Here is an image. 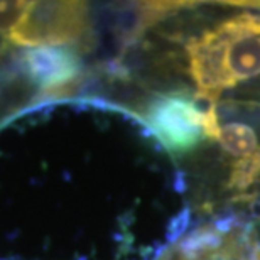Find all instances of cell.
<instances>
[{
	"mask_svg": "<svg viewBox=\"0 0 260 260\" xmlns=\"http://www.w3.org/2000/svg\"><path fill=\"white\" fill-rule=\"evenodd\" d=\"M216 142H220L225 152L238 160L248 159L258 152V139L252 125L245 122H220Z\"/></svg>",
	"mask_w": 260,
	"mask_h": 260,
	"instance_id": "obj_5",
	"label": "cell"
},
{
	"mask_svg": "<svg viewBox=\"0 0 260 260\" xmlns=\"http://www.w3.org/2000/svg\"><path fill=\"white\" fill-rule=\"evenodd\" d=\"M30 2L25 0H0V34H9L17 27Z\"/></svg>",
	"mask_w": 260,
	"mask_h": 260,
	"instance_id": "obj_6",
	"label": "cell"
},
{
	"mask_svg": "<svg viewBox=\"0 0 260 260\" xmlns=\"http://www.w3.org/2000/svg\"><path fill=\"white\" fill-rule=\"evenodd\" d=\"M22 63L30 80L44 90L68 85L81 71L80 58L68 48H29L24 51Z\"/></svg>",
	"mask_w": 260,
	"mask_h": 260,
	"instance_id": "obj_4",
	"label": "cell"
},
{
	"mask_svg": "<svg viewBox=\"0 0 260 260\" xmlns=\"http://www.w3.org/2000/svg\"><path fill=\"white\" fill-rule=\"evenodd\" d=\"M90 34L88 7L83 2H30L10 41L25 48L70 46Z\"/></svg>",
	"mask_w": 260,
	"mask_h": 260,
	"instance_id": "obj_2",
	"label": "cell"
},
{
	"mask_svg": "<svg viewBox=\"0 0 260 260\" xmlns=\"http://www.w3.org/2000/svg\"><path fill=\"white\" fill-rule=\"evenodd\" d=\"M145 122L171 154L189 152L205 137L203 115L194 100L179 93L155 98L145 112Z\"/></svg>",
	"mask_w": 260,
	"mask_h": 260,
	"instance_id": "obj_3",
	"label": "cell"
},
{
	"mask_svg": "<svg viewBox=\"0 0 260 260\" xmlns=\"http://www.w3.org/2000/svg\"><path fill=\"white\" fill-rule=\"evenodd\" d=\"M255 260H260V257H257V258H255Z\"/></svg>",
	"mask_w": 260,
	"mask_h": 260,
	"instance_id": "obj_7",
	"label": "cell"
},
{
	"mask_svg": "<svg viewBox=\"0 0 260 260\" xmlns=\"http://www.w3.org/2000/svg\"><path fill=\"white\" fill-rule=\"evenodd\" d=\"M198 93L218 102L221 91L260 76V14L242 12L186 44Z\"/></svg>",
	"mask_w": 260,
	"mask_h": 260,
	"instance_id": "obj_1",
	"label": "cell"
}]
</instances>
